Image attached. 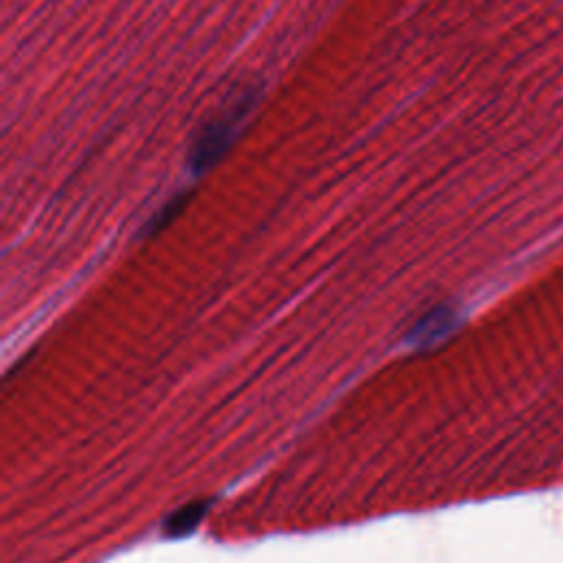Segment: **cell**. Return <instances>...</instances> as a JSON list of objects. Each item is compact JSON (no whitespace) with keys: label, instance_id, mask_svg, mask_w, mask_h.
<instances>
[{"label":"cell","instance_id":"1","mask_svg":"<svg viewBox=\"0 0 563 563\" xmlns=\"http://www.w3.org/2000/svg\"><path fill=\"white\" fill-rule=\"evenodd\" d=\"M257 103V92L246 90L244 95L231 99V103L218 112L211 121H207L196 139L191 141V150H189V167L196 174L207 172L209 167H213L224 154L227 150L233 145V141L238 139L244 121L249 119L251 110Z\"/></svg>","mask_w":563,"mask_h":563},{"label":"cell","instance_id":"2","mask_svg":"<svg viewBox=\"0 0 563 563\" xmlns=\"http://www.w3.org/2000/svg\"><path fill=\"white\" fill-rule=\"evenodd\" d=\"M209 504L207 501H191L183 508H178L176 512H172L165 521V532L169 537H183L189 534L194 528H198V523L202 521V517L207 515Z\"/></svg>","mask_w":563,"mask_h":563},{"label":"cell","instance_id":"3","mask_svg":"<svg viewBox=\"0 0 563 563\" xmlns=\"http://www.w3.org/2000/svg\"><path fill=\"white\" fill-rule=\"evenodd\" d=\"M180 207H183V198L180 196H176V198H172L154 218H152V222H150V229L152 231H158L163 224H167L169 220H172V216L174 213H178L180 211Z\"/></svg>","mask_w":563,"mask_h":563}]
</instances>
